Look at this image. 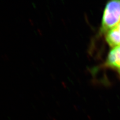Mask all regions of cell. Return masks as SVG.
Returning <instances> with one entry per match:
<instances>
[{
  "instance_id": "6da1fadb",
  "label": "cell",
  "mask_w": 120,
  "mask_h": 120,
  "mask_svg": "<svg viewBox=\"0 0 120 120\" xmlns=\"http://www.w3.org/2000/svg\"><path fill=\"white\" fill-rule=\"evenodd\" d=\"M120 23V0L108 2L105 8L101 22V31L107 33Z\"/></svg>"
},
{
  "instance_id": "7a4b0ae2",
  "label": "cell",
  "mask_w": 120,
  "mask_h": 120,
  "mask_svg": "<svg viewBox=\"0 0 120 120\" xmlns=\"http://www.w3.org/2000/svg\"><path fill=\"white\" fill-rule=\"evenodd\" d=\"M106 40L112 47L120 46V23L106 33Z\"/></svg>"
},
{
  "instance_id": "3957f363",
  "label": "cell",
  "mask_w": 120,
  "mask_h": 120,
  "mask_svg": "<svg viewBox=\"0 0 120 120\" xmlns=\"http://www.w3.org/2000/svg\"><path fill=\"white\" fill-rule=\"evenodd\" d=\"M108 66L120 70V46L113 48L108 54L106 60Z\"/></svg>"
}]
</instances>
